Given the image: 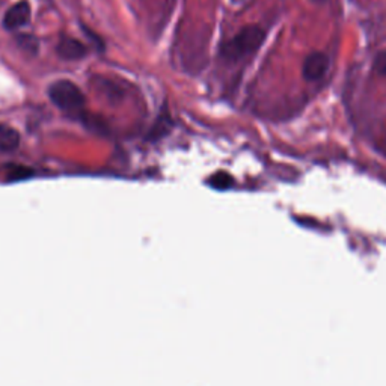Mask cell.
I'll return each instance as SVG.
<instances>
[{
  "instance_id": "cell-7",
  "label": "cell",
  "mask_w": 386,
  "mask_h": 386,
  "mask_svg": "<svg viewBox=\"0 0 386 386\" xmlns=\"http://www.w3.org/2000/svg\"><path fill=\"white\" fill-rule=\"evenodd\" d=\"M210 184L214 187V189H228L229 186L233 184V178L231 175H228L226 172H217L216 175H213L210 178Z\"/></svg>"
},
{
  "instance_id": "cell-8",
  "label": "cell",
  "mask_w": 386,
  "mask_h": 386,
  "mask_svg": "<svg viewBox=\"0 0 386 386\" xmlns=\"http://www.w3.org/2000/svg\"><path fill=\"white\" fill-rule=\"evenodd\" d=\"M17 41L24 48V50H28L31 53H35L36 52V47H38V43H36V40L33 38V36H29V35L20 36V38Z\"/></svg>"
},
{
  "instance_id": "cell-9",
  "label": "cell",
  "mask_w": 386,
  "mask_h": 386,
  "mask_svg": "<svg viewBox=\"0 0 386 386\" xmlns=\"http://www.w3.org/2000/svg\"><path fill=\"white\" fill-rule=\"evenodd\" d=\"M374 70L379 72L380 76H386V52H382L374 59Z\"/></svg>"
},
{
  "instance_id": "cell-11",
  "label": "cell",
  "mask_w": 386,
  "mask_h": 386,
  "mask_svg": "<svg viewBox=\"0 0 386 386\" xmlns=\"http://www.w3.org/2000/svg\"><path fill=\"white\" fill-rule=\"evenodd\" d=\"M231 2H233L234 5H245L246 2H249V0H231Z\"/></svg>"
},
{
  "instance_id": "cell-4",
  "label": "cell",
  "mask_w": 386,
  "mask_h": 386,
  "mask_svg": "<svg viewBox=\"0 0 386 386\" xmlns=\"http://www.w3.org/2000/svg\"><path fill=\"white\" fill-rule=\"evenodd\" d=\"M31 18V6L26 0H21L12 5L4 17V26L8 31H16L24 26Z\"/></svg>"
},
{
  "instance_id": "cell-10",
  "label": "cell",
  "mask_w": 386,
  "mask_h": 386,
  "mask_svg": "<svg viewBox=\"0 0 386 386\" xmlns=\"http://www.w3.org/2000/svg\"><path fill=\"white\" fill-rule=\"evenodd\" d=\"M29 175H32V171H29L28 167H16L14 171H12L11 178L12 180H21V178L29 177Z\"/></svg>"
},
{
  "instance_id": "cell-6",
  "label": "cell",
  "mask_w": 386,
  "mask_h": 386,
  "mask_svg": "<svg viewBox=\"0 0 386 386\" xmlns=\"http://www.w3.org/2000/svg\"><path fill=\"white\" fill-rule=\"evenodd\" d=\"M20 133L8 124H0V151L11 153L20 147Z\"/></svg>"
},
{
  "instance_id": "cell-12",
  "label": "cell",
  "mask_w": 386,
  "mask_h": 386,
  "mask_svg": "<svg viewBox=\"0 0 386 386\" xmlns=\"http://www.w3.org/2000/svg\"><path fill=\"white\" fill-rule=\"evenodd\" d=\"M312 2H319L320 4V2H324V0H312Z\"/></svg>"
},
{
  "instance_id": "cell-5",
  "label": "cell",
  "mask_w": 386,
  "mask_h": 386,
  "mask_svg": "<svg viewBox=\"0 0 386 386\" xmlns=\"http://www.w3.org/2000/svg\"><path fill=\"white\" fill-rule=\"evenodd\" d=\"M56 52L60 57L65 59V60H79V59L87 56L88 48L84 47V44L80 43L79 40L70 38V36H64V38L59 41V44L56 47Z\"/></svg>"
},
{
  "instance_id": "cell-2",
  "label": "cell",
  "mask_w": 386,
  "mask_h": 386,
  "mask_svg": "<svg viewBox=\"0 0 386 386\" xmlns=\"http://www.w3.org/2000/svg\"><path fill=\"white\" fill-rule=\"evenodd\" d=\"M50 101L67 114H77L84 106V95L77 84L70 80H56L48 88Z\"/></svg>"
},
{
  "instance_id": "cell-3",
  "label": "cell",
  "mask_w": 386,
  "mask_h": 386,
  "mask_svg": "<svg viewBox=\"0 0 386 386\" xmlns=\"http://www.w3.org/2000/svg\"><path fill=\"white\" fill-rule=\"evenodd\" d=\"M329 68V57L321 52H314L309 56H307L304 67H302V75L304 79L308 82L320 80L326 71Z\"/></svg>"
},
{
  "instance_id": "cell-1",
  "label": "cell",
  "mask_w": 386,
  "mask_h": 386,
  "mask_svg": "<svg viewBox=\"0 0 386 386\" xmlns=\"http://www.w3.org/2000/svg\"><path fill=\"white\" fill-rule=\"evenodd\" d=\"M264 38L265 33L260 26H246L222 45V56L228 60L246 57L258 50Z\"/></svg>"
}]
</instances>
